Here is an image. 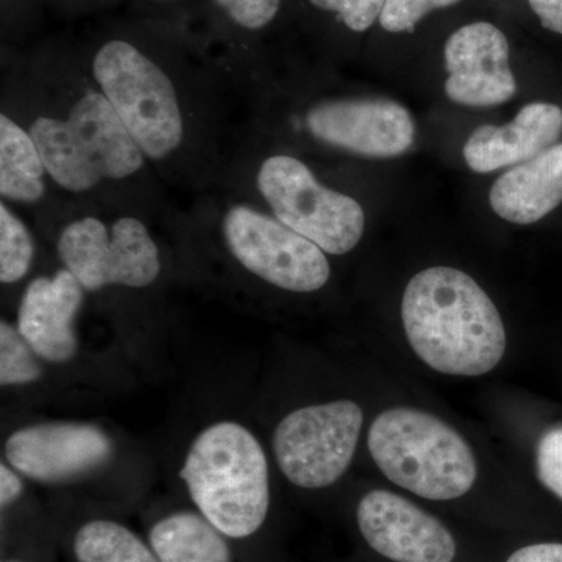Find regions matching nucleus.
I'll use <instances>...</instances> for the list:
<instances>
[{
	"label": "nucleus",
	"instance_id": "nucleus-22",
	"mask_svg": "<svg viewBox=\"0 0 562 562\" xmlns=\"http://www.w3.org/2000/svg\"><path fill=\"white\" fill-rule=\"evenodd\" d=\"M461 0H386L380 25L390 33H412L432 10L447 9Z\"/></svg>",
	"mask_w": 562,
	"mask_h": 562
},
{
	"label": "nucleus",
	"instance_id": "nucleus-23",
	"mask_svg": "<svg viewBox=\"0 0 562 562\" xmlns=\"http://www.w3.org/2000/svg\"><path fill=\"white\" fill-rule=\"evenodd\" d=\"M316 9L330 11L351 32L369 31L380 20L386 0H310Z\"/></svg>",
	"mask_w": 562,
	"mask_h": 562
},
{
	"label": "nucleus",
	"instance_id": "nucleus-15",
	"mask_svg": "<svg viewBox=\"0 0 562 562\" xmlns=\"http://www.w3.org/2000/svg\"><path fill=\"white\" fill-rule=\"evenodd\" d=\"M562 133V110L553 103L525 105L505 125L476 128L462 147L465 165L476 173H490L538 157Z\"/></svg>",
	"mask_w": 562,
	"mask_h": 562
},
{
	"label": "nucleus",
	"instance_id": "nucleus-14",
	"mask_svg": "<svg viewBox=\"0 0 562 562\" xmlns=\"http://www.w3.org/2000/svg\"><path fill=\"white\" fill-rule=\"evenodd\" d=\"M85 292L66 268L49 277H36L25 288L16 327L44 362L68 364L79 353L76 322Z\"/></svg>",
	"mask_w": 562,
	"mask_h": 562
},
{
	"label": "nucleus",
	"instance_id": "nucleus-1",
	"mask_svg": "<svg viewBox=\"0 0 562 562\" xmlns=\"http://www.w3.org/2000/svg\"><path fill=\"white\" fill-rule=\"evenodd\" d=\"M402 321L417 357L447 375H484L505 355L497 306L460 269L435 266L416 273L403 292Z\"/></svg>",
	"mask_w": 562,
	"mask_h": 562
},
{
	"label": "nucleus",
	"instance_id": "nucleus-27",
	"mask_svg": "<svg viewBox=\"0 0 562 562\" xmlns=\"http://www.w3.org/2000/svg\"><path fill=\"white\" fill-rule=\"evenodd\" d=\"M506 562H562V543H535L524 547Z\"/></svg>",
	"mask_w": 562,
	"mask_h": 562
},
{
	"label": "nucleus",
	"instance_id": "nucleus-18",
	"mask_svg": "<svg viewBox=\"0 0 562 562\" xmlns=\"http://www.w3.org/2000/svg\"><path fill=\"white\" fill-rule=\"evenodd\" d=\"M47 173L31 132L5 113L0 114V194L21 203H35L46 194Z\"/></svg>",
	"mask_w": 562,
	"mask_h": 562
},
{
	"label": "nucleus",
	"instance_id": "nucleus-16",
	"mask_svg": "<svg viewBox=\"0 0 562 562\" xmlns=\"http://www.w3.org/2000/svg\"><path fill=\"white\" fill-rule=\"evenodd\" d=\"M562 203V143L502 173L490 191L492 211L503 221L530 225Z\"/></svg>",
	"mask_w": 562,
	"mask_h": 562
},
{
	"label": "nucleus",
	"instance_id": "nucleus-19",
	"mask_svg": "<svg viewBox=\"0 0 562 562\" xmlns=\"http://www.w3.org/2000/svg\"><path fill=\"white\" fill-rule=\"evenodd\" d=\"M77 562H160L131 528L110 519H92L81 525L72 541Z\"/></svg>",
	"mask_w": 562,
	"mask_h": 562
},
{
	"label": "nucleus",
	"instance_id": "nucleus-17",
	"mask_svg": "<svg viewBox=\"0 0 562 562\" xmlns=\"http://www.w3.org/2000/svg\"><path fill=\"white\" fill-rule=\"evenodd\" d=\"M227 536L201 513L177 512L161 517L149 531L160 562H233Z\"/></svg>",
	"mask_w": 562,
	"mask_h": 562
},
{
	"label": "nucleus",
	"instance_id": "nucleus-29",
	"mask_svg": "<svg viewBox=\"0 0 562 562\" xmlns=\"http://www.w3.org/2000/svg\"><path fill=\"white\" fill-rule=\"evenodd\" d=\"M9 562H14V561H9Z\"/></svg>",
	"mask_w": 562,
	"mask_h": 562
},
{
	"label": "nucleus",
	"instance_id": "nucleus-24",
	"mask_svg": "<svg viewBox=\"0 0 562 562\" xmlns=\"http://www.w3.org/2000/svg\"><path fill=\"white\" fill-rule=\"evenodd\" d=\"M222 13L244 29L257 32L268 27L279 14L281 0H214Z\"/></svg>",
	"mask_w": 562,
	"mask_h": 562
},
{
	"label": "nucleus",
	"instance_id": "nucleus-11",
	"mask_svg": "<svg viewBox=\"0 0 562 562\" xmlns=\"http://www.w3.org/2000/svg\"><path fill=\"white\" fill-rule=\"evenodd\" d=\"M314 138L369 158H394L412 149V113L390 99H346L317 103L306 113Z\"/></svg>",
	"mask_w": 562,
	"mask_h": 562
},
{
	"label": "nucleus",
	"instance_id": "nucleus-25",
	"mask_svg": "<svg viewBox=\"0 0 562 562\" xmlns=\"http://www.w3.org/2000/svg\"><path fill=\"white\" fill-rule=\"evenodd\" d=\"M536 469L543 486L562 501V425L550 428L539 439Z\"/></svg>",
	"mask_w": 562,
	"mask_h": 562
},
{
	"label": "nucleus",
	"instance_id": "nucleus-6",
	"mask_svg": "<svg viewBox=\"0 0 562 562\" xmlns=\"http://www.w3.org/2000/svg\"><path fill=\"white\" fill-rule=\"evenodd\" d=\"M257 187L276 220L325 254L346 255L360 244L366 227L360 203L324 187L297 158H266L258 171Z\"/></svg>",
	"mask_w": 562,
	"mask_h": 562
},
{
	"label": "nucleus",
	"instance_id": "nucleus-28",
	"mask_svg": "<svg viewBox=\"0 0 562 562\" xmlns=\"http://www.w3.org/2000/svg\"><path fill=\"white\" fill-rule=\"evenodd\" d=\"M542 27L562 35V0H528Z\"/></svg>",
	"mask_w": 562,
	"mask_h": 562
},
{
	"label": "nucleus",
	"instance_id": "nucleus-20",
	"mask_svg": "<svg viewBox=\"0 0 562 562\" xmlns=\"http://www.w3.org/2000/svg\"><path fill=\"white\" fill-rule=\"evenodd\" d=\"M43 360L16 324L0 322V386L20 387L40 382L44 375Z\"/></svg>",
	"mask_w": 562,
	"mask_h": 562
},
{
	"label": "nucleus",
	"instance_id": "nucleus-7",
	"mask_svg": "<svg viewBox=\"0 0 562 562\" xmlns=\"http://www.w3.org/2000/svg\"><path fill=\"white\" fill-rule=\"evenodd\" d=\"M364 422L361 406L335 401L303 406L284 416L272 436L277 465L302 490H324L350 468Z\"/></svg>",
	"mask_w": 562,
	"mask_h": 562
},
{
	"label": "nucleus",
	"instance_id": "nucleus-3",
	"mask_svg": "<svg viewBox=\"0 0 562 562\" xmlns=\"http://www.w3.org/2000/svg\"><path fill=\"white\" fill-rule=\"evenodd\" d=\"M368 447L390 482L427 501H453L475 484L471 446L432 414L386 409L372 422Z\"/></svg>",
	"mask_w": 562,
	"mask_h": 562
},
{
	"label": "nucleus",
	"instance_id": "nucleus-9",
	"mask_svg": "<svg viewBox=\"0 0 562 562\" xmlns=\"http://www.w3.org/2000/svg\"><path fill=\"white\" fill-rule=\"evenodd\" d=\"M222 231L233 258L272 286L308 294L330 280L325 251L276 217L236 205L225 214Z\"/></svg>",
	"mask_w": 562,
	"mask_h": 562
},
{
	"label": "nucleus",
	"instance_id": "nucleus-4",
	"mask_svg": "<svg viewBox=\"0 0 562 562\" xmlns=\"http://www.w3.org/2000/svg\"><path fill=\"white\" fill-rule=\"evenodd\" d=\"M29 132L50 179L74 194L128 179L144 165L138 144L99 90L81 94L66 117H36Z\"/></svg>",
	"mask_w": 562,
	"mask_h": 562
},
{
	"label": "nucleus",
	"instance_id": "nucleus-21",
	"mask_svg": "<svg viewBox=\"0 0 562 562\" xmlns=\"http://www.w3.org/2000/svg\"><path fill=\"white\" fill-rule=\"evenodd\" d=\"M35 243L24 221L0 203V281L14 284L31 271Z\"/></svg>",
	"mask_w": 562,
	"mask_h": 562
},
{
	"label": "nucleus",
	"instance_id": "nucleus-12",
	"mask_svg": "<svg viewBox=\"0 0 562 562\" xmlns=\"http://www.w3.org/2000/svg\"><path fill=\"white\" fill-rule=\"evenodd\" d=\"M443 60L449 72L443 91L458 105H502L516 94L508 40L491 22H473L458 29L447 40Z\"/></svg>",
	"mask_w": 562,
	"mask_h": 562
},
{
	"label": "nucleus",
	"instance_id": "nucleus-8",
	"mask_svg": "<svg viewBox=\"0 0 562 562\" xmlns=\"http://www.w3.org/2000/svg\"><path fill=\"white\" fill-rule=\"evenodd\" d=\"M57 251L63 268L74 273L87 292L109 286L143 290L161 273L157 243L146 224L132 216L70 222L60 233Z\"/></svg>",
	"mask_w": 562,
	"mask_h": 562
},
{
	"label": "nucleus",
	"instance_id": "nucleus-2",
	"mask_svg": "<svg viewBox=\"0 0 562 562\" xmlns=\"http://www.w3.org/2000/svg\"><path fill=\"white\" fill-rule=\"evenodd\" d=\"M198 512L228 539H246L266 522L271 479L257 436L236 420H217L192 439L180 469Z\"/></svg>",
	"mask_w": 562,
	"mask_h": 562
},
{
	"label": "nucleus",
	"instance_id": "nucleus-26",
	"mask_svg": "<svg viewBox=\"0 0 562 562\" xmlns=\"http://www.w3.org/2000/svg\"><path fill=\"white\" fill-rule=\"evenodd\" d=\"M21 476V473L14 471L9 462L3 461L0 464V506L2 509L10 508L20 501L22 492H24Z\"/></svg>",
	"mask_w": 562,
	"mask_h": 562
},
{
	"label": "nucleus",
	"instance_id": "nucleus-5",
	"mask_svg": "<svg viewBox=\"0 0 562 562\" xmlns=\"http://www.w3.org/2000/svg\"><path fill=\"white\" fill-rule=\"evenodd\" d=\"M92 74L144 157L165 160L184 138L172 80L135 44L110 40L95 52Z\"/></svg>",
	"mask_w": 562,
	"mask_h": 562
},
{
	"label": "nucleus",
	"instance_id": "nucleus-13",
	"mask_svg": "<svg viewBox=\"0 0 562 562\" xmlns=\"http://www.w3.org/2000/svg\"><path fill=\"white\" fill-rule=\"evenodd\" d=\"M366 542L395 562H452L453 536L431 514L390 491H371L357 509Z\"/></svg>",
	"mask_w": 562,
	"mask_h": 562
},
{
	"label": "nucleus",
	"instance_id": "nucleus-10",
	"mask_svg": "<svg viewBox=\"0 0 562 562\" xmlns=\"http://www.w3.org/2000/svg\"><path fill=\"white\" fill-rule=\"evenodd\" d=\"M113 441L88 422L52 420L11 432L3 457L32 482L61 484L101 471L113 458Z\"/></svg>",
	"mask_w": 562,
	"mask_h": 562
}]
</instances>
